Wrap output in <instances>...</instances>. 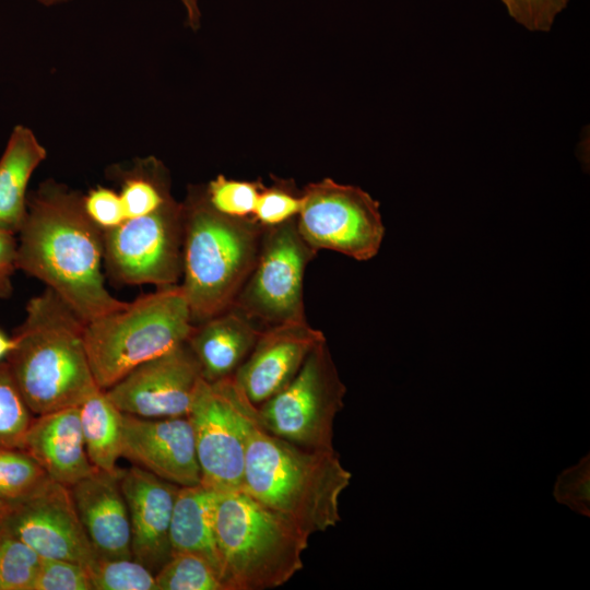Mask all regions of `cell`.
Wrapping results in <instances>:
<instances>
[{"mask_svg": "<svg viewBox=\"0 0 590 590\" xmlns=\"http://www.w3.org/2000/svg\"><path fill=\"white\" fill-rule=\"evenodd\" d=\"M122 457L179 487L201 483L187 416L144 418L123 413Z\"/></svg>", "mask_w": 590, "mask_h": 590, "instance_id": "5bb4252c", "label": "cell"}, {"mask_svg": "<svg viewBox=\"0 0 590 590\" xmlns=\"http://www.w3.org/2000/svg\"><path fill=\"white\" fill-rule=\"evenodd\" d=\"M0 523L42 558L66 559L86 569L97 559L70 488L49 480L28 498L0 514Z\"/></svg>", "mask_w": 590, "mask_h": 590, "instance_id": "7c38bea8", "label": "cell"}, {"mask_svg": "<svg viewBox=\"0 0 590 590\" xmlns=\"http://www.w3.org/2000/svg\"><path fill=\"white\" fill-rule=\"evenodd\" d=\"M324 341L323 333L306 320L266 327L233 378L245 397L258 406L283 389L309 353Z\"/></svg>", "mask_w": 590, "mask_h": 590, "instance_id": "9a60e30c", "label": "cell"}, {"mask_svg": "<svg viewBox=\"0 0 590 590\" xmlns=\"http://www.w3.org/2000/svg\"><path fill=\"white\" fill-rule=\"evenodd\" d=\"M508 15L530 32H550L569 0H499Z\"/></svg>", "mask_w": 590, "mask_h": 590, "instance_id": "d6a6232c", "label": "cell"}, {"mask_svg": "<svg viewBox=\"0 0 590 590\" xmlns=\"http://www.w3.org/2000/svg\"><path fill=\"white\" fill-rule=\"evenodd\" d=\"M131 529L132 557L154 575L172 555L170 520L179 486L133 465L119 472Z\"/></svg>", "mask_w": 590, "mask_h": 590, "instance_id": "2e32d148", "label": "cell"}, {"mask_svg": "<svg viewBox=\"0 0 590 590\" xmlns=\"http://www.w3.org/2000/svg\"><path fill=\"white\" fill-rule=\"evenodd\" d=\"M302 203V193H295L285 186L275 185L270 188L263 186L252 219L262 227L276 226L296 219Z\"/></svg>", "mask_w": 590, "mask_h": 590, "instance_id": "4dcf8cb0", "label": "cell"}, {"mask_svg": "<svg viewBox=\"0 0 590 590\" xmlns=\"http://www.w3.org/2000/svg\"><path fill=\"white\" fill-rule=\"evenodd\" d=\"M23 450L39 463L52 481L67 487L96 469L86 453L79 405L33 418Z\"/></svg>", "mask_w": 590, "mask_h": 590, "instance_id": "ac0fdd59", "label": "cell"}, {"mask_svg": "<svg viewBox=\"0 0 590 590\" xmlns=\"http://www.w3.org/2000/svg\"><path fill=\"white\" fill-rule=\"evenodd\" d=\"M302 196L296 226L310 247L358 261L370 260L378 253L385 225L379 202L368 192L326 178L309 184Z\"/></svg>", "mask_w": 590, "mask_h": 590, "instance_id": "30bf717a", "label": "cell"}, {"mask_svg": "<svg viewBox=\"0 0 590 590\" xmlns=\"http://www.w3.org/2000/svg\"><path fill=\"white\" fill-rule=\"evenodd\" d=\"M15 346V340L0 329V362H2Z\"/></svg>", "mask_w": 590, "mask_h": 590, "instance_id": "8d00e7d4", "label": "cell"}, {"mask_svg": "<svg viewBox=\"0 0 590 590\" xmlns=\"http://www.w3.org/2000/svg\"><path fill=\"white\" fill-rule=\"evenodd\" d=\"M51 480L39 463L25 450L0 447V500L17 504Z\"/></svg>", "mask_w": 590, "mask_h": 590, "instance_id": "cb8c5ba5", "label": "cell"}, {"mask_svg": "<svg viewBox=\"0 0 590 590\" xmlns=\"http://www.w3.org/2000/svg\"><path fill=\"white\" fill-rule=\"evenodd\" d=\"M87 571L93 590H156L155 575L133 557H97Z\"/></svg>", "mask_w": 590, "mask_h": 590, "instance_id": "83f0119b", "label": "cell"}, {"mask_svg": "<svg viewBox=\"0 0 590 590\" xmlns=\"http://www.w3.org/2000/svg\"><path fill=\"white\" fill-rule=\"evenodd\" d=\"M202 379L187 341L133 368L105 390L126 414L144 418L187 416Z\"/></svg>", "mask_w": 590, "mask_h": 590, "instance_id": "4fadbf2b", "label": "cell"}, {"mask_svg": "<svg viewBox=\"0 0 590 590\" xmlns=\"http://www.w3.org/2000/svg\"><path fill=\"white\" fill-rule=\"evenodd\" d=\"M47 152L33 131L16 126L0 158V228L17 234L27 212V184Z\"/></svg>", "mask_w": 590, "mask_h": 590, "instance_id": "ffe728a7", "label": "cell"}, {"mask_svg": "<svg viewBox=\"0 0 590 590\" xmlns=\"http://www.w3.org/2000/svg\"><path fill=\"white\" fill-rule=\"evenodd\" d=\"M69 488L97 556L132 558L130 520L119 473L95 469Z\"/></svg>", "mask_w": 590, "mask_h": 590, "instance_id": "e0dca14e", "label": "cell"}, {"mask_svg": "<svg viewBox=\"0 0 590 590\" xmlns=\"http://www.w3.org/2000/svg\"><path fill=\"white\" fill-rule=\"evenodd\" d=\"M79 413L91 463L101 471L118 474L117 462L122 457L123 413L99 388L79 405Z\"/></svg>", "mask_w": 590, "mask_h": 590, "instance_id": "7402d4cb", "label": "cell"}, {"mask_svg": "<svg viewBox=\"0 0 590 590\" xmlns=\"http://www.w3.org/2000/svg\"><path fill=\"white\" fill-rule=\"evenodd\" d=\"M251 404L233 377L199 382L187 417L203 486L215 492L241 489Z\"/></svg>", "mask_w": 590, "mask_h": 590, "instance_id": "9c48e42d", "label": "cell"}, {"mask_svg": "<svg viewBox=\"0 0 590 590\" xmlns=\"http://www.w3.org/2000/svg\"><path fill=\"white\" fill-rule=\"evenodd\" d=\"M33 590H93L87 569L66 559L42 558Z\"/></svg>", "mask_w": 590, "mask_h": 590, "instance_id": "1f68e13d", "label": "cell"}, {"mask_svg": "<svg viewBox=\"0 0 590 590\" xmlns=\"http://www.w3.org/2000/svg\"><path fill=\"white\" fill-rule=\"evenodd\" d=\"M317 250L300 236L296 219L264 227L259 252L233 307L266 327L304 321V276Z\"/></svg>", "mask_w": 590, "mask_h": 590, "instance_id": "ba28073f", "label": "cell"}, {"mask_svg": "<svg viewBox=\"0 0 590 590\" xmlns=\"http://www.w3.org/2000/svg\"><path fill=\"white\" fill-rule=\"evenodd\" d=\"M84 329L85 322L49 287L27 303L5 361L34 415L78 406L98 389Z\"/></svg>", "mask_w": 590, "mask_h": 590, "instance_id": "3957f363", "label": "cell"}, {"mask_svg": "<svg viewBox=\"0 0 590 590\" xmlns=\"http://www.w3.org/2000/svg\"><path fill=\"white\" fill-rule=\"evenodd\" d=\"M345 393L324 341L283 389L256 406L257 418L267 432L295 446L334 451L333 424Z\"/></svg>", "mask_w": 590, "mask_h": 590, "instance_id": "52a82bcc", "label": "cell"}, {"mask_svg": "<svg viewBox=\"0 0 590 590\" xmlns=\"http://www.w3.org/2000/svg\"><path fill=\"white\" fill-rule=\"evenodd\" d=\"M214 532L226 590H266L304 567L309 536L243 491L216 492Z\"/></svg>", "mask_w": 590, "mask_h": 590, "instance_id": "5b68a950", "label": "cell"}, {"mask_svg": "<svg viewBox=\"0 0 590 590\" xmlns=\"http://www.w3.org/2000/svg\"><path fill=\"white\" fill-rule=\"evenodd\" d=\"M351 479L335 451L304 449L270 434L249 406L240 491L310 536L340 522V496Z\"/></svg>", "mask_w": 590, "mask_h": 590, "instance_id": "7a4b0ae2", "label": "cell"}, {"mask_svg": "<svg viewBox=\"0 0 590 590\" xmlns=\"http://www.w3.org/2000/svg\"><path fill=\"white\" fill-rule=\"evenodd\" d=\"M193 328L177 284L161 286L85 323V349L96 385L108 389L137 366L186 342Z\"/></svg>", "mask_w": 590, "mask_h": 590, "instance_id": "8992f818", "label": "cell"}, {"mask_svg": "<svg viewBox=\"0 0 590 590\" xmlns=\"http://www.w3.org/2000/svg\"><path fill=\"white\" fill-rule=\"evenodd\" d=\"M83 205L88 217L102 231L114 228L126 220L120 196L113 189L106 187L91 189L83 196Z\"/></svg>", "mask_w": 590, "mask_h": 590, "instance_id": "836d02e7", "label": "cell"}, {"mask_svg": "<svg viewBox=\"0 0 590 590\" xmlns=\"http://www.w3.org/2000/svg\"><path fill=\"white\" fill-rule=\"evenodd\" d=\"M215 495V491L201 483L179 487L170 520L169 541L172 553H191L202 557L222 579L214 532Z\"/></svg>", "mask_w": 590, "mask_h": 590, "instance_id": "44dd1931", "label": "cell"}, {"mask_svg": "<svg viewBox=\"0 0 590 590\" xmlns=\"http://www.w3.org/2000/svg\"><path fill=\"white\" fill-rule=\"evenodd\" d=\"M553 495L557 503L569 507L573 511L581 516H590L589 453L558 474Z\"/></svg>", "mask_w": 590, "mask_h": 590, "instance_id": "f546056e", "label": "cell"}, {"mask_svg": "<svg viewBox=\"0 0 590 590\" xmlns=\"http://www.w3.org/2000/svg\"><path fill=\"white\" fill-rule=\"evenodd\" d=\"M37 1L40 2L44 5H54V4H57V3L66 2L68 0H37Z\"/></svg>", "mask_w": 590, "mask_h": 590, "instance_id": "74e56055", "label": "cell"}, {"mask_svg": "<svg viewBox=\"0 0 590 590\" xmlns=\"http://www.w3.org/2000/svg\"><path fill=\"white\" fill-rule=\"evenodd\" d=\"M261 332L253 320L232 307L194 324L187 343L200 365L202 378L213 382L234 376Z\"/></svg>", "mask_w": 590, "mask_h": 590, "instance_id": "d6986e66", "label": "cell"}, {"mask_svg": "<svg viewBox=\"0 0 590 590\" xmlns=\"http://www.w3.org/2000/svg\"><path fill=\"white\" fill-rule=\"evenodd\" d=\"M186 12L188 24L192 30H197L200 26V9L198 5V0H181Z\"/></svg>", "mask_w": 590, "mask_h": 590, "instance_id": "d590c367", "label": "cell"}, {"mask_svg": "<svg viewBox=\"0 0 590 590\" xmlns=\"http://www.w3.org/2000/svg\"><path fill=\"white\" fill-rule=\"evenodd\" d=\"M17 240L15 234L0 228V299L13 291L11 278L17 269Z\"/></svg>", "mask_w": 590, "mask_h": 590, "instance_id": "e575fe53", "label": "cell"}, {"mask_svg": "<svg viewBox=\"0 0 590 590\" xmlns=\"http://www.w3.org/2000/svg\"><path fill=\"white\" fill-rule=\"evenodd\" d=\"M263 185L259 181L228 179L219 175L211 180L204 192L210 206L229 217H252L258 196Z\"/></svg>", "mask_w": 590, "mask_h": 590, "instance_id": "f1b7e54d", "label": "cell"}, {"mask_svg": "<svg viewBox=\"0 0 590 590\" xmlns=\"http://www.w3.org/2000/svg\"><path fill=\"white\" fill-rule=\"evenodd\" d=\"M184 204L173 198L157 210L103 231L104 261L114 280L177 284L182 273Z\"/></svg>", "mask_w": 590, "mask_h": 590, "instance_id": "8fae6325", "label": "cell"}, {"mask_svg": "<svg viewBox=\"0 0 590 590\" xmlns=\"http://www.w3.org/2000/svg\"><path fill=\"white\" fill-rule=\"evenodd\" d=\"M9 506L0 500V514H2Z\"/></svg>", "mask_w": 590, "mask_h": 590, "instance_id": "f35d334b", "label": "cell"}, {"mask_svg": "<svg viewBox=\"0 0 590 590\" xmlns=\"http://www.w3.org/2000/svg\"><path fill=\"white\" fill-rule=\"evenodd\" d=\"M42 557L0 523V590H33Z\"/></svg>", "mask_w": 590, "mask_h": 590, "instance_id": "4316f807", "label": "cell"}, {"mask_svg": "<svg viewBox=\"0 0 590 590\" xmlns=\"http://www.w3.org/2000/svg\"><path fill=\"white\" fill-rule=\"evenodd\" d=\"M33 415L8 362H0V447L23 449Z\"/></svg>", "mask_w": 590, "mask_h": 590, "instance_id": "484cf974", "label": "cell"}, {"mask_svg": "<svg viewBox=\"0 0 590 590\" xmlns=\"http://www.w3.org/2000/svg\"><path fill=\"white\" fill-rule=\"evenodd\" d=\"M19 234L17 269L43 281L85 323L128 303L106 288L103 231L80 193L46 180L27 198Z\"/></svg>", "mask_w": 590, "mask_h": 590, "instance_id": "6da1fadb", "label": "cell"}, {"mask_svg": "<svg viewBox=\"0 0 590 590\" xmlns=\"http://www.w3.org/2000/svg\"><path fill=\"white\" fill-rule=\"evenodd\" d=\"M156 590H226L220 575L202 557L172 553L155 574Z\"/></svg>", "mask_w": 590, "mask_h": 590, "instance_id": "d4e9b609", "label": "cell"}, {"mask_svg": "<svg viewBox=\"0 0 590 590\" xmlns=\"http://www.w3.org/2000/svg\"><path fill=\"white\" fill-rule=\"evenodd\" d=\"M182 291L194 324L233 307L256 262L264 227L213 210L204 193L184 204Z\"/></svg>", "mask_w": 590, "mask_h": 590, "instance_id": "277c9868", "label": "cell"}, {"mask_svg": "<svg viewBox=\"0 0 590 590\" xmlns=\"http://www.w3.org/2000/svg\"><path fill=\"white\" fill-rule=\"evenodd\" d=\"M113 173L120 180L126 220L150 214L172 198L166 172L153 157L141 160L127 170L117 167Z\"/></svg>", "mask_w": 590, "mask_h": 590, "instance_id": "603a6c76", "label": "cell"}]
</instances>
